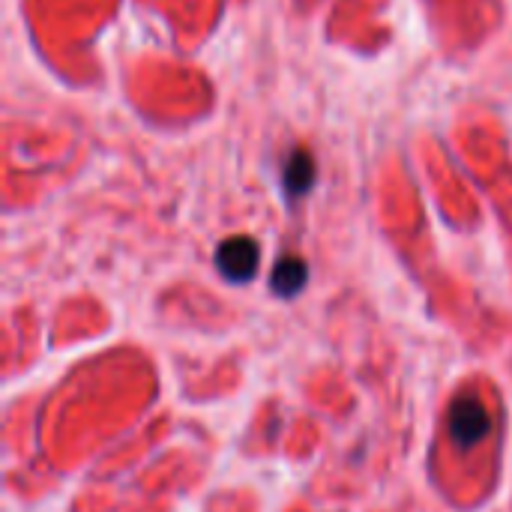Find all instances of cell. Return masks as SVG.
<instances>
[{
    "instance_id": "6da1fadb",
    "label": "cell",
    "mask_w": 512,
    "mask_h": 512,
    "mask_svg": "<svg viewBox=\"0 0 512 512\" xmlns=\"http://www.w3.org/2000/svg\"><path fill=\"white\" fill-rule=\"evenodd\" d=\"M489 429H492V417H489V411H486V405H483L480 396L465 393V396H459L453 402L450 432H453V441L462 450H471V447L483 444L486 435H489Z\"/></svg>"
},
{
    "instance_id": "7a4b0ae2",
    "label": "cell",
    "mask_w": 512,
    "mask_h": 512,
    "mask_svg": "<svg viewBox=\"0 0 512 512\" xmlns=\"http://www.w3.org/2000/svg\"><path fill=\"white\" fill-rule=\"evenodd\" d=\"M258 243L252 237H228L216 249V267L228 282H249L258 273Z\"/></svg>"
},
{
    "instance_id": "3957f363",
    "label": "cell",
    "mask_w": 512,
    "mask_h": 512,
    "mask_svg": "<svg viewBox=\"0 0 512 512\" xmlns=\"http://www.w3.org/2000/svg\"><path fill=\"white\" fill-rule=\"evenodd\" d=\"M312 183H315V159L309 156V150L297 147L285 165V192L291 198H300L312 189Z\"/></svg>"
},
{
    "instance_id": "277c9868",
    "label": "cell",
    "mask_w": 512,
    "mask_h": 512,
    "mask_svg": "<svg viewBox=\"0 0 512 512\" xmlns=\"http://www.w3.org/2000/svg\"><path fill=\"white\" fill-rule=\"evenodd\" d=\"M306 279H309V267H306V261L291 255V258H282V261L273 267L270 285H273V291H276L279 297H294V294H300V291H303Z\"/></svg>"
}]
</instances>
